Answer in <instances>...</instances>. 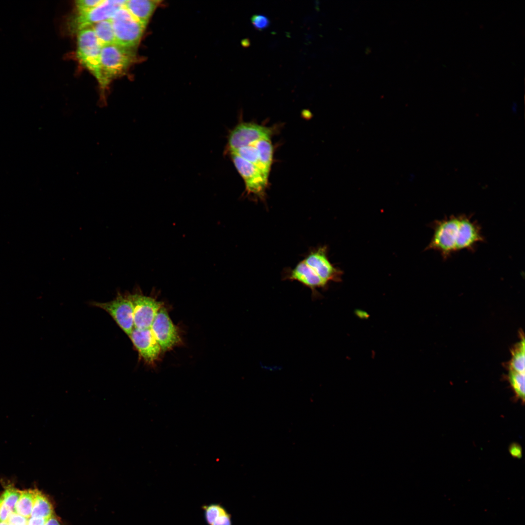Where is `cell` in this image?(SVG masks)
Returning <instances> with one entry per match:
<instances>
[{
  "mask_svg": "<svg viewBox=\"0 0 525 525\" xmlns=\"http://www.w3.org/2000/svg\"><path fill=\"white\" fill-rule=\"evenodd\" d=\"M433 235L425 250L439 252L447 259L455 252L472 251L478 239V231L472 218L465 214L451 215L432 225Z\"/></svg>",
  "mask_w": 525,
  "mask_h": 525,
  "instance_id": "cell-1",
  "label": "cell"
},
{
  "mask_svg": "<svg viewBox=\"0 0 525 525\" xmlns=\"http://www.w3.org/2000/svg\"><path fill=\"white\" fill-rule=\"evenodd\" d=\"M135 51L116 43L102 46L98 82L102 88L126 71L136 58Z\"/></svg>",
  "mask_w": 525,
  "mask_h": 525,
  "instance_id": "cell-2",
  "label": "cell"
},
{
  "mask_svg": "<svg viewBox=\"0 0 525 525\" xmlns=\"http://www.w3.org/2000/svg\"><path fill=\"white\" fill-rule=\"evenodd\" d=\"M123 6L110 19L115 42L119 45L136 50L146 26L134 17Z\"/></svg>",
  "mask_w": 525,
  "mask_h": 525,
  "instance_id": "cell-3",
  "label": "cell"
},
{
  "mask_svg": "<svg viewBox=\"0 0 525 525\" xmlns=\"http://www.w3.org/2000/svg\"><path fill=\"white\" fill-rule=\"evenodd\" d=\"M102 46L91 27L78 31L76 55L81 64L96 78H100V57Z\"/></svg>",
  "mask_w": 525,
  "mask_h": 525,
  "instance_id": "cell-4",
  "label": "cell"
},
{
  "mask_svg": "<svg viewBox=\"0 0 525 525\" xmlns=\"http://www.w3.org/2000/svg\"><path fill=\"white\" fill-rule=\"evenodd\" d=\"M90 304L106 312L127 335H130L134 328L133 307L125 294L118 292L116 298L110 301H92Z\"/></svg>",
  "mask_w": 525,
  "mask_h": 525,
  "instance_id": "cell-5",
  "label": "cell"
},
{
  "mask_svg": "<svg viewBox=\"0 0 525 525\" xmlns=\"http://www.w3.org/2000/svg\"><path fill=\"white\" fill-rule=\"evenodd\" d=\"M125 295L133 305L134 328H150L163 303L152 297L142 295L140 291L133 294L127 293Z\"/></svg>",
  "mask_w": 525,
  "mask_h": 525,
  "instance_id": "cell-6",
  "label": "cell"
},
{
  "mask_svg": "<svg viewBox=\"0 0 525 525\" xmlns=\"http://www.w3.org/2000/svg\"><path fill=\"white\" fill-rule=\"evenodd\" d=\"M150 329L162 351L171 350L181 342L178 329L163 306L158 312Z\"/></svg>",
  "mask_w": 525,
  "mask_h": 525,
  "instance_id": "cell-7",
  "label": "cell"
},
{
  "mask_svg": "<svg viewBox=\"0 0 525 525\" xmlns=\"http://www.w3.org/2000/svg\"><path fill=\"white\" fill-rule=\"evenodd\" d=\"M125 0H103L94 8L83 13H77L70 22L71 28L75 31L90 26L100 21L110 19L122 7Z\"/></svg>",
  "mask_w": 525,
  "mask_h": 525,
  "instance_id": "cell-8",
  "label": "cell"
},
{
  "mask_svg": "<svg viewBox=\"0 0 525 525\" xmlns=\"http://www.w3.org/2000/svg\"><path fill=\"white\" fill-rule=\"evenodd\" d=\"M230 154L236 168L245 181L247 193L263 199L268 178L255 165L245 160L234 153Z\"/></svg>",
  "mask_w": 525,
  "mask_h": 525,
  "instance_id": "cell-9",
  "label": "cell"
},
{
  "mask_svg": "<svg viewBox=\"0 0 525 525\" xmlns=\"http://www.w3.org/2000/svg\"><path fill=\"white\" fill-rule=\"evenodd\" d=\"M270 128L252 123H241L237 125L229 134L228 149L229 152L240 148L253 145L258 140L270 138Z\"/></svg>",
  "mask_w": 525,
  "mask_h": 525,
  "instance_id": "cell-10",
  "label": "cell"
},
{
  "mask_svg": "<svg viewBox=\"0 0 525 525\" xmlns=\"http://www.w3.org/2000/svg\"><path fill=\"white\" fill-rule=\"evenodd\" d=\"M303 260L326 282L341 280L342 272L331 263L327 256L326 246L311 250Z\"/></svg>",
  "mask_w": 525,
  "mask_h": 525,
  "instance_id": "cell-11",
  "label": "cell"
},
{
  "mask_svg": "<svg viewBox=\"0 0 525 525\" xmlns=\"http://www.w3.org/2000/svg\"><path fill=\"white\" fill-rule=\"evenodd\" d=\"M141 358L147 364L157 361L162 351L150 328H134L129 336Z\"/></svg>",
  "mask_w": 525,
  "mask_h": 525,
  "instance_id": "cell-12",
  "label": "cell"
},
{
  "mask_svg": "<svg viewBox=\"0 0 525 525\" xmlns=\"http://www.w3.org/2000/svg\"><path fill=\"white\" fill-rule=\"evenodd\" d=\"M285 279L296 280L309 288L311 290L312 298L314 299L321 296L317 289L326 288L328 283L320 278L304 260L299 262L293 269L287 272Z\"/></svg>",
  "mask_w": 525,
  "mask_h": 525,
  "instance_id": "cell-13",
  "label": "cell"
},
{
  "mask_svg": "<svg viewBox=\"0 0 525 525\" xmlns=\"http://www.w3.org/2000/svg\"><path fill=\"white\" fill-rule=\"evenodd\" d=\"M161 2L156 0H125L124 7L146 27L155 10Z\"/></svg>",
  "mask_w": 525,
  "mask_h": 525,
  "instance_id": "cell-14",
  "label": "cell"
},
{
  "mask_svg": "<svg viewBox=\"0 0 525 525\" xmlns=\"http://www.w3.org/2000/svg\"><path fill=\"white\" fill-rule=\"evenodd\" d=\"M257 152L260 163L265 176L268 178L273 159V147L270 138L261 139L253 145Z\"/></svg>",
  "mask_w": 525,
  "mask_h": 525,
  "instance_id": "cell-15",
  "label": "cell"
},
{
  "mask_svg": "<svg viewBox=\"0 0 525 525\" xmlns=\"http://www.w3.org/2000/svg\"><path fill=\"white\" fill-rule=\"evenodd\" d=\"M53 514V507L49 498L37 490L31 517L48 519Z\"/></svg>",
  "mask_w": 525,
  "mask_h": 525,
  "instance_id": "cell-16",
  "label": "cell"
},
{
  "mask_svg": "<svg viewBox=\"0 0 525 525\" xmlns=\"http://www.w3.org/2000/svg\"><path fill=\"white\" fill-rule=\"evenodd\" d=\"M523 334L511 350V357L507 365L508 370L525 373V342Z\"/></svg>",
  "mask_w": 525,
  "mask_h": 525,
  "instance_id": "cell-17",
  "label": "cell"
},
{
  "mask_svg": "<svg viewBox=\"0 0 525 525\" xmlns=\"http://www.w3.org/2000/svg\"><path fill=\"white\" fill-rule=\"evenodd\" d=\"M36 490V489L21 490L20 495L15 505L14 511L27 519L30 518Z\"/></svg>",
  "mask_w": 525,
  "mask_h": 525,
  "instance_id": "cell-18",
  "label": "cell"
},
{
  "mask_svg": "<svg viewBox=\"0 0 525 525\" xmlns=\"http://www.w3.org/2000/svg\"><path fill=\"white\" fill-rule=\"evenodd\" d=\"M90 26L93 30L102 46L116 43L114 30L110 19L100 21Z\"/></svg>",
  "mask_w": 525,
  "mask_h": 525,
  "instance_id": "cell-19",
  "label": "cell"
},
{
  "mask_svg": "<svg viewBox=\"0 0 525 525\" xmlns=\"http://www.w3.org/2000/svg\"><path fill=\"white\" fill-rule=\"evenodd\" d=\"M525 373L508 370L507 375V379L516 397L523 403L525 401Z\"/></svg>",
  "mask_w": 525,
  "mask_h": 525,
  "instance_id": "cell-20",
  "label": "cell"
},
{
  "mask_svg": "<svg viewBox=\"0 0 525 525\" xmlns=\"http://www.w3.org/2000/svg\"><path fill=\"white\" fill-rule=\"evenodd\" d=\"M229 152L235 153L245 160L257 166L262 172L257 152L254 145L244 146Z\"/></svg>",
  "mask_w": 525,
  "mask_h": 525,
  "instance_id": "cell-21",
  "label": "cell"
},
{
  "mask_svg": "<svg viewBox=\"0 0 525 525\" xmlns=\"http://www.w3.org/2000/svg\"><path fill=\"white\" fill-rule=\"evenodd\" d=\"M202 508L208 525H211L214 520L226 510L222 505L217 503L203 505Z\"/></svg>",
  "mask_w": 525,
  "mask_h": 525,
  "instance_id": "cell-22",
  "label": "cell"
},
{
  "mask_svg": "<svg viewBox=\"0 0 525 525\" xmlns=\"http://www.w3.org/2000/svg\"><path fill=\"white\" fill-rule=\"evenodd\" d=\"M21 494V490L11 486H8L0 496L5 504L14 511V507Z\"/></svg>",
  "mask_w": 525,
  "mask_h": 525,
  "instance_id": "cell-23",
  "label": "cell"
},
{
  "mask_svg": "<svg viewBox=\"0 0 525 525\" xmlns=\"http://www.w3.org/2000/svg\"><path fill=\"white\" fill-rule=\"evenodd\" d=\"M251 21L253 27L258 30L265 29L270 24V20L268 17L262 14L253 15L251 18Z\"/></svg>",
  "mask_w": 525,
  "mask_h": 525,
  "instance_id": "cell-24",
  "label": "cell"
},
{
  "mask_svg": "<svg viewBox=\"0 0 525 525\" xmlns=\"http://www.w3.org/2000/svg\"><path fill=\"white\" fill-rule=\"evenodd\" d=\"M103 0H79L75 1L77 13H83L91 9L101 3Z\"/></svg>",
  "mask_w": 525,
  "mask_h": 525,
  "instance_id": "cell-25",
  "label": "cell"
},
{
  "mask_svg": "<svg viewBox=\"0 0 525 525\" xmlns=\"http://www.w3.org/2000/svg\"><path fill=\"white\" fill-rule=\"evenodd\" d=\"M28 519L13 511L6 522L8 525H27Z\"/></svg>",
  "mask_w": 525,
  "mask_h": 525,
  "instance_id": "cell-26",
  "label": "cell"
},
{
  "mask_svg": "<svg viewBox=\"0 0 525 525\" xmlns=\"http://www.w3.org/2000/svg\"><path fill=\"white\" fill-rule=\"evenodd\" d=\"M211 525H232L230 514L226 510L214 520Z\"/></svg>",
  "mask_w": 525,
  "mask_h": 525,
  "instance_id": "cell-27",
  "label": "cell"
},
{
  "mask_svg": "<svg viewBox=\"0 0 525 525\" xmlns=\"http://www.w3.org/2000/svg\"><path fill=\"white\" fill-rule=\"evenodd\" d=\"M12 512L0 497V523L6 522Z\"/></svg>",
  "mask_w": 525,
  "mask_h": 525,
  "instance_id": "cell-28",
  "label": "cell"
},
{
  "mask_svg": "<svg viewBox=\"0 0 525 525\" xmlns=\"http://www.w3.org/2000/svg\"><path fill=\"white\" fill-rule=\"evenodd\" d=\"M509 452L510 454L515 457L521 458L522 456V449L521 447L517 444H512L510 446Z\"/></svg>",
  "mask_w": 525,
  "mask_h": 525,
  "instance_id": "cell-29",
  "label": "cell"
},
{
  "mask_svg": "<svg viewBox=\"0 0 525 525\" xmlns=\"http://www.w3.org/2000/svg\"><path fill=\"white\" fill-rule=\"evenodd\" d=\"M47 520L41 518L31 517L28 519L27 525H44Z\"/></svg>",
  "mask_w": 525,
  "mask_h": 525,
  "instance_id": "cell-30",
  "label": "cell"
},
{
  "mask_svg": "<svg viewBox=\"0 0 525 525\" xmlns=\"http://www.w3.org/2000/svg\"><path fill=\"white\" fill-rule=\"evenodd\" d=\"M44 525H62L60 519L55 514L48 518Z\"/></svg>",
  "mask_w": 525,
  "mask_h": 525,
  "instance_id": "cell-31",
  "label": "cell"
},
{
  "mask_svg": "<svg viewBox=\"0 0 525 525\" xmlns=\"http://www.w3.org/2000/svg\"><path fill=\"white\" fill-rule=\"evenodd\" d=\"M250 40H249V39H245V41H244V45H245V46L247 47V46H249V45H250Z\"/></svg>",
  "mask_w": 525,
  "mask_h": 525,
  "instance_id": "cell-32",
  "label": "cell"
},
{
  "mask_svg": "<svg viewBox=\"0 0 525 525\" xmlns=\"http://www.w3.org/2000/svg\"><path fill=\"white\" fill-rule=\"evenodd\" d=\"M0 525H8V524L7 523V522H0Z\"/></svg>",
  "mask_w": 525,
  "mask_h": 525,
  "instance_id": "cell-33",
  "label": "cell"
}]
</instances>
